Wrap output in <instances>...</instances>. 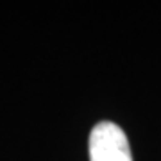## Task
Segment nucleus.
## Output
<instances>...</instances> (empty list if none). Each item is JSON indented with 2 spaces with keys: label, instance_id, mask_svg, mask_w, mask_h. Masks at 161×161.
I'll return each mask as SVG.
<instances>
[{
  "label": "nucleus",
  "instance_id": "nucleus-1",
  "mask_svg": "<svg viewBox=\"0 0 161 161\" xmlns=\"http://www.w3.org/2000/svg\"><path fill=\"white\" fill-rule=\"evenodd\" d=\"M90 161H132L125 132L113 122H98L90 134Z\"/></svg>",
  "mask_w": 161,
  "mask_h": 161
}]
</instances>
